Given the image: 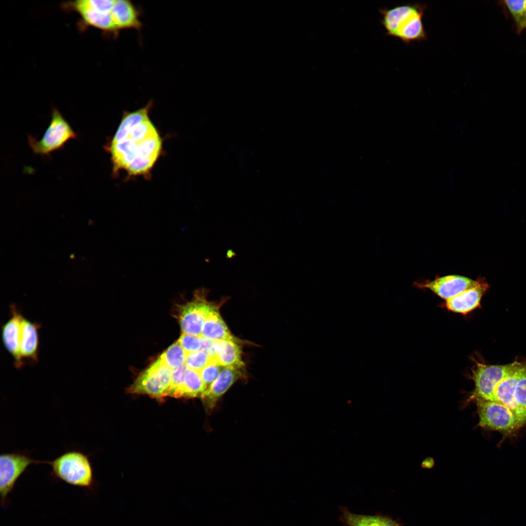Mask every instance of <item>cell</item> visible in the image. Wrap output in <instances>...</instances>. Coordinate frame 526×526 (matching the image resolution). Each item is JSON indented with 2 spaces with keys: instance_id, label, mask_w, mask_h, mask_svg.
Listing matches in <instances>:
<instances>
[{
  "instance_id": "6da1fadb",
  "label": "cell",
  "mask_w": 526,
  "mask_h": 526,
  "mask_svg": "<svg viewBox=\"0 0 526 526\" xmlns=\"http://www.w3.org/2000/svg\"><path fill=\"white\" fill-rule=\"evenodd\" d=\"M150 100L145 106L124 113L112 138L105 146L114 175L124 170L130 176H147L158 159L162 140L151 121Z\"/></svg>"
},
{
  "instance_id": "7a4b0ae2",
  "label": "cell",
  "mask_w": 526,
  "mask_h": 526,
  "mask_svg": "<svg viewBox=\"0 0 526 526\" xmlns=\"http://www.w3.org/2000/svg\"><path fill=\"white\" fill-rule=\"evenodd\" d=\"M56 478L70 485L90 488L94 484L89 455L78 450L67 451L48 462Z\"/></svg>"
},
{
  "instance_id": "3957f363",
  "label": "cell",
  "mask_w": 526,
  "mask_h": 526,
  "mask_svg": "<svg viewBox=\"0 0 526 526\" xmlns=\"http://www.w3.org/2000/svg\"><path fill=\"white\" fill-rule=\"evenodd\" d=\"M77 136L60 112L53 108L50 124L42 138L37 140L28 135V142L36 154L49 156L53 152L62 149L70 140L77 139Z\"/></svg>"
},
{
  "instance_id": "277c9868",
  "label": "cell",
  "mask_w": 526,
  "mask_h": 526,
  "mask_svg": "<svg viewBox=\"0 0 526 526\" xmlns=\"http://www.w3.org/2000/svg\"><path fill=\"white\" fill-rule=\"evenodd\" d=\"M171 370L159 357L139 376L129 388V392L146 394L159 399L168 396Z\"/></svg>"
},
{
  "instance_id": "5b68a950",
  "label": "cell",
  "mask_w": 526,
  "mask_h": 526,
  "mask_svg": "<svg viewBox=\"0 0 526 526\" xmlns=\"http://www.w3.org/2000/svg\"><path fill=\"white\" fill-rule=\"evenodd\" d=\"M479 416V425L491 430L511 433L523 424L506 406L497 402L476 400Z\"/></svg>"
},
{
  "instance_id": "8992f818",
  "label": "cell",
  "mask_w": 526,
  "mask_h": 526,
  "mask_svg": "<svg viewBox=\"0 0 526 526\" xmlns=\"http://www.w3.org/2000/svg\"><path fill=\"white\" fill-rule=\"evenodd\" d=\"M48 461L36 460L28 451L3 453L0 455V493L1 503L4 505L7 496L28 467L32 464L47 463Z\"/></svg>"
},
{
  "instance_id": "52a82bcc",
  "label": "cell",
  "mask_w": 526,
  "mask_h": 526,
  "mask_svg": "<svg viewBox=\"0 0 526 526\" xmlns=\"http://www.w3.org/2000/svg\"><path fill=\"white\" fill-rule=\"evenodd\" d=\"M519 363L515 361L506 365H495L476 362L472 369L471 376L475 388L470 398L475 400H489L498 383Z\"/></svg>"
},
{
  "instance_id": "ba28073f",
  "label": "cell",
  "mask_w": 526,
  "mask_h": 526,
  "mask_svg": "<svg viewBox=\"0 0 526 526\" xmlns=\"http://www.w3.org/2000/svg\"><path fill=\"white\" fill-rule=\"evenodd\" d=\"M207 293L204 288L196 290L192 301L180 307L179 321L184 333L201 337L205 320L217 309L214 304L207 301Z\"/></svg>"
},
{
  "instance_id": "9c48e42d",
  "label": "cell",
  "mask_w": 526,
  "mask_h": 526,
  "mask_svg": "<svg viewBox=\"0 0 526 526\" xmlns=\"http://www.w3.org/2000/svg\"><path fill=\"white\" fill-rule=\"evenodd\" d=\"M479 278L473 280L469 278L451 275L436 277L432 281L416 282L414 285L420 288L429 289L445 301L454 297L461 293L478 285Z\"/></svg>"
},
{
  "instance_id": "30bf717a",
  "label": "cell",
  "mask_w": 526,
  "mask_h": 526,
  "mask_svg": "<svg viewBox=\"0 0 526 526\" xmlns=\"http://www.w3.org/2000/svg\"><path fill=\"white\" fill-rule=\"evenodd\" d=\"M427 7L426 4L418 3L413 11L400 21L393 37L400 39L406 44L426 40L427 34L422 19Z\"/></svg>"
},
{
  "instance_id": "8fae6325",
  "label": "cell",
  "mask_w": 526,
  "mask_h": 526,
  "mask_svg": "<svg viewBox=\"0 0 526 526\" xmlns=\"http://www.w3.org/2000/svg\"><path fill=\"white\" fill-rule=\"evenodd\" d=\"M11 313L10 318L1 328L2 340L5 348L14 359L15 366L20 368L24 365L20 351L21 325L23 316L15 305H12Z\"/></svg>"
},
{
  "instance_id": "7c38bea8",
  "label": "cell",
  "mask_w": 526,
  "mask_h": 526,
  "mask_svg": "<svg viewBox=\"0 0 526 526\" xmlns=\"http://www.w3.org/2000/svg\"><path fill=\"white\" fill-rule=\"evenodd\" d=\"M238 369L224 367L217 378L201 395L203 405L208 412L212 411L219 399L229 388L241 377Z\"/></svg>"
},
{
  "instance_id": "4fadbf2b",
  "label": "cell",
  "mask_w": 526,
  "mask_h": 526,
  "mask_svg": "<svg viewBox=\"0 0 526 526\" xmlns=\"http://www.w3.org/2000/svg\"><path fill=\"white\" fill-rule=\"evenodd\" d=\"M523 363L520 362L511 372L505 376L496 385L489 401L499 403L509 409L524 426L515 400L516 384L519 378Z\"/></svg>"
},
{
  "instance_id": "5bb4252c",
  "label": "cell",
  "mask_w": 526,
  "mask_h": 526,
  "mask_svg": "<svg viewBox=\"0 0 526 526\" xmlns=\"http://www.w3.org/2000/svg\"><path fill=\"white\" fill-rule=\"evenodd\" d=\"M477 286L466 290L457 296L445 301L448 310L458 313L466 314L480 305L481 299L489 286L484 278H479Z\"/></svg>"
},
{
  "instance_id": "9a60e30c",
  "label": "cell",
  "mask_w": 526,
  "mask_h": 526,
  "mask_svg": "<svg viewBox=\"0 0 526 526\" xmlns=\"http://www.w3.org/2000/svg\"><path fill=\"white\" fill-rule=\"evenodd\" d=\"M111 16L119 31L130 29L139 31L142 28L140 11L130 0H115Z\"/></svg>"
},
{
  "instance_id": "2e32d148",
  "label": "cell",
  "mask_w": 526,
  "mask_h": 526,
  "mask_svg": "<svg viewBox=\"0 0 526 526\" xmlns=\"http://www.w3.org/2000/svg\"><path fill=\"white\" fill-rule=\"evenodd\" d=\"M39 323L33 322L23 317L21 325L20 355L24 360L35 363L38 359Z\"/></svg>"
},
{
  "instance_id": "e0dca14e",
  "label": "cell",
  "mask_w": 526,
  "mask_h": 526,
  "mask_svg": "<svg viewBox=\"0 0 526 526\" xmlns=\"http://www.w3.org/2000/svg\"><path fill=\"white\" fill-rule=\"evenodd\" d=\"M238 343L226 340L214 341L209 355L221 366L238 370L243 366L244 362Z\"/></svg>"
},
{
  "instance_id": "ac0fdd59",
  "label": "cell",
  "mask_w": 526,
  "mask_h": 526,
  "mask_svg": "<svg viewBox=\"0 0 526 526\" xmlns=\"http://www.w3.org/2000/svg\"><path fill=\"white\" fill-rule=\"evenodd\" d=\"M68 5L69 7L79 13L85 23L115 37L118 35L119 31L113 22L111 13L97 11L78 5L74 1Z\"/></svg>"
},
{
  "instance_id": "d6986e66",
  "label": "cell",
  "mask_w": 526,
  "mask_h": 526,
  "mask_svg": "<svg viewBox=\"0 0 526 526\" xmlns=\"http://www.w3.org/2000/svg\"><path fill=\"white\" fill-rule=\"evenodd\" d=\"M201 337L214 341L226 340L238 342V339L231 334L217 309L211 313L205 320Z\"/></svg>"
},
{
  "instance_id": "ffe728a7",
  "label": "cell",
  "mask_w": 526,
  "mask_h": 526,
  "mask_svg": "<svg viewBox=\"0 0 526 526\" xmlns=\"http://www.w3.org/2000/svg\"><path fill=\"white\" fill-rule=\"evenodd\" d=\"M418 3H405L390 9L385 8L379 9L381 15L380 22L386 31V35L393 37L400 21L413 10Z\"/></svg>"
},
{
  "instance_id": "44dd1931",
  "label": "cell",
  "mask_w": 526,
  "mask_h": 526,
  "mask_svg": "<svg viewBox=\"0 0 526 526\" xmlns=\"http://www.w3.org/2000/svg\"><path fill=\"white\" fill-rule=\"evenodd\" d=\"M207 387L197 371L187 369L179 392V397H201Z\"/></svg>"
},
{
  "instance_id": "7402d4cb",
  "label": "cell",
  "mask_w": 526,
  "mask_h": 526,
  "mask_svg": "<svg viewBox=\"0 0 526 526\" xmlns=\"http://www.w3.org/2000/svg\"><path fill=\"white\" fill-rule=\"evenodd\" d=\"M498 4L506 17L511 19L515 31L523 19L526 9V0H504L498 1Z\"/></svg>"
},
{
  "instance_id": "603a6c76",
  "label": "cell",
  "mask_w": 526,
  "mask_h": 526,
  "mask_svg": "<svg viewBox=\"0 0 526 526\" xmlns=\"http://www.w3.org/2000/svg\"><path fill=\"white\" fill-rule=\"evenodd\" d=\"M341 510L340 520L346 526H380V515L355 514L344 507Z\"/></svg>"
},
{
  "instance_id": "cb8c5ba5",
  "label": "cell",
  "mask_w": 526,
  "mask_h": 526,
  "mask_svg": "<svg viewBox=\"0 0 526 526\" xmlns=\"http://www.w3.org/2000/svg\"><path fill=\"white\" fill-rule=\"evenodd\" d=\"M187 353L178 341L170 346L160 357L170 368L173 369L184 365Z\"/></svg>"
},
{
  "instance_id": "d4e9b609",
  "label": "cell",
  "mask_w": 526,
  "mask_h": 526,
  "mask_svg": "<svg viewBox=\"0 0 526 526\" xmlns=\"http://www.w3.org/2000/svg\"><path fill=\"white\" fill-rule=\"evenodd\" d=\"M213 359L206 351H199L187 353L185 365L188 369L200 371Z\"/></svg>"
},
{
  "instance_id": "484cf974",
  "label": "cell",
  "mask_w": 526,
  "mask_h": 526,
  "mask_svg": "<svg viewBox=\"0 0 526 526\" xmlns=\"http://www.w3.org/2000/svg\"><path fill=\"white\" fill-rule=\"evenodd\" d=\"M185 364L172 369L171 374L170 385L168 391V396L179 397L180 389L183 382L185 373L187 369Z\"/></svg>"
},
{
  "instance_id": "4316f807",
  "label": "cell",
  "mask_w": 526,
  "mask_h": 526,
  "mask_svg": "<svg viewBox=\"0 0 526 526\" xmlns=\"http://www.w3.org/2000/svg\"><path fill=\"white\" fill-rule=\"evenodd\" d=\"M223 368L212 359L199 372L207 388L217 378Z\"/></svg>"
},
{
  "instance_id": "83f0119b",
  "label": "cell",
  "mask_w": 526,
  "mask_h": 526,
  "mask_svg": "<svg viewBox=\"0 0 526 526\" xmlns=\"http://www.w3.org/2000/svg\"><path fill=\"white\" fill-rule=\"evenodd\" d=\"M115 0H80L76 4L105 13H111Z\"/></svg>"
},
{
  "instance_id": "f1b7e54d",
  "label": "cell",
  "mask_w": 526,
  "mask_h": 526,
  "mask_svg": "<svg viewBox=\"0 0 526 526\" xmlns=\"http://www.w3.org/2000/svg\"><path fill=\"white\" fill-rule=\"evenodd\" d=\"M186 353L194 352L201 349V337L185 333L181 335L177 340Z\"/></svg>"
},
{
  "instance_id": "f546056e",
  "label": "cell",
  "mask_w": 526,
  "mask_h": 526,
  "mask_svg": "<svg viewBox=\"0 0 526 526\" xmlns=\"http://www.w3.org/2000/svg\"><path fill=\"white\" fill-rule=\"evenodd\" d=\"M380 526H398V524L391 518L380 515Z\"/></svg>"
},
{
  "instance_id": "4dcf8cb0",
  "label": "cell",
  "mask_w": 526,
  "mask_h": 526,
  "mask_svg": "<svg viewBox=\"0 0 526 526\" xmlns=\"http://www.w3.org/2000/svg\"><path fill=\"white\" fill-rule=\"evenodd\" d=\"M525 30H526V9L522 22L515 32L517 34L520 35Z\"/></svg>"
}]
</instances>
